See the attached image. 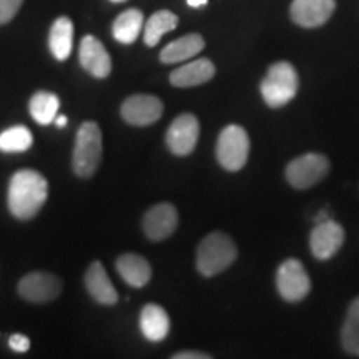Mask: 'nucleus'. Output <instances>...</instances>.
Segmentation results:
<instances>
[{
    "label": "nucleus",
    "instance_id": "obj_1",
    "mask_svg": "<svg viewBox=\"0 0 359 359\" xmlns=\"http://www.w3.org/2000/svg\"><path fill=\"white\" fill-rule=\"evenodd\" d=\"M48 196V183L35 170H20L13 173L8 183L7 205L17 219H30L37 215Z\"/></svg>",
    "mask_w": 359,
    "mask_h": 359
},
{
    "label": "nucleus",
    "instance_id": "obj_2",
    "mask_svg": "<svg viewBox=\"0 0 359 359\" xmlns=\"http://www.w3.org/2000/svg\"><path fill=\"white\" fill-rule=\"evenodd\" d=\"M238 257L235 241L226 233L213 231L203 238L196 251V268L206 278L218 275L231 266Z\"/></svg>",
    "mask_w": 359,
    "mask_h": 359
},
{
    "label": "nucleus",
    "instance_id": "obj_3",
    "mask_svg": "<svg viewBox=\"0 0 359 359\" xmlns=\"http://www.w3.org/2000/svg\"><path fill=\"white\" fill-rule=\"evenodd\" d=\"M298 72L290 62H276L269 67L266 77L259 85V92L264 103L271 109H281L288 105L298 93Z\"/></svg>",
    "mask_w": 359,
    "mask_h": 359
},
{
    "label": "nucleus",
    "instance_id": "obj_4",
    "mask_svg": "<svg viewBox=\"0 0 359 359\" xmlns=\"http://www.w3.org/2000/svg\"><path fill=\"white\" fill-rule=\"evenodd\" d=\"M102 130L97 122H83L75 138L72 167L80 178H90L102 161Z\"/></svg>",
    "mask_w": 359,
    "mask_h": 359
},
{
    "label": "nucleus",
    "instance_id": "obj_5",
    "mask_svg": "<svg viewBox=\"0 0 359 359\" xmlns=\"http://www.w3.org/2000/svg\"><path fill=\"white\" fill-rule=\"evenodd\" d=\"M250 137L240 125H228L218 135L217 160L228 172H240L248 161Z\"/></svg>",
    "mask_w": 359,
    "mask_h": 359
},
{
    "label": "nucleus",
    "instance_id": "obj_6",
    "mask_svg": "<svg viewBox=\"0 0 359 359\" xmlns=\"http://www.w3.org/2000/svg\"><path fill=\"white\" fill-rule=\"evenodd\" d=\"M330 160L323 154H304L286 167V180L296 190H308L330 173Z\"/></svg>",
    "mask_w": 359,
    "mask_h": 359
},
{
    "label": "nucleus",
    "instance_id": "obj_7",
    "mask_svg": "<svg viewBox=\"0 0 359 359\" xmlns=\"http://www.w3.org/2000/svg\"><path fill=\"white\" fill-rule=\"evenodd\" d=\"M276 288L288 303H298L306 298L311 290V280L299 259L288 258L280 264L276 271Z\"/></svg>",
    "mask_w": 359,
    "mask_h": 359
},
{
    "label": "nucleus",
    "instance_id": "obj_8",
    "mask_svg": "<svg viewBox=\"0 0 359 359\" xmlns=\"http://www.w3.org/2000/svg\"><path fill=\"white\" fill-rule=\"evenodd\" d=\"M19 294L30 303H50L60 296L64 285L60 278L47 271H32L19 281Z\"/></svg>",
    "mask_w": 359,
    "mask_h": 359
},
{
    "label": "nucleus",
    "instance_id": "obj_9",
    "mask_svg": "<svg viewBox=\"0 0 359 359\" xmlns=\"http://www.w3.org/2000/svg\"><path fill=\"white\" fill-rule=\"evenodd\" d=\"M122 118L135 127H148V125L158 122L163 115V103L158 97L138 93L125 98L120 109Z\"/></svg>",
    "mask_w": 359,
    "mask_h": 359
},
{
    "label": "nucleus",
    "instance_id": "obj_10",
    "mask_svg": "<svg viewBox=\"0 0 359 359\" xmlns=\"http://www.w3.org/2000/svg\"><path fill=\"white\" fill-rule=\"evenodd\" d=\"M200 137V122L193 114H182L167 132V147L173 155L187 156L195 150Z\"/></svg>",
    "mask_w": 359,
    "mask_h": 359
},
{
    "label": "nucleus",
    "instance_id": "obj_11",
    "mask_svg": "<svg viewBox=\"0 0 359 359\" xmlns=\"http://www.w3.org/2000/svg\"><path fill=\"white\" fill-rule=\"evenodd\" d=\"M344 236L346 235H344L343 226L334 219L327 218L318 222L309 236V248H311L313 257L321 262L333 258L343 246Z\"/></svg>",
    "mask_w": 359,
    "mask_h": 359
},
{
    "label": "nucleus",
    "instance_id": "obj_12",
    "mask_svg": "<svg viewBox=\"0 0 359 359\" xmlns=\"http://www.w3.org/2000/svg\"><path fill=\"white\" fill-rule=\"evenodd\" d=\"M336 0H293L290 7L291 20L304 29L325 25L334 13Z\"/></svg>",
    "mask_w": 359,
    "mask_h": 359
},
{
    "label": "nucleus",
    "instance_id": "obj_13",
    "mask_svg": "<svg viewBox=\"0 0 359 359\" xmlns=\"http://www.w3.org/2000/svg\"><path fill=\"white\" fill-rule=\"evenodd\" d=\"M178 226V212L172 203L151 206L143 217V231L151 241H163L170 238Z\"/></svg>",
    "mask_w": 359,
    "mask_h": 359
},
{
    "label": "nucleus",
    "instance_id": "obj_14",
    "mask_svg": "<svg viewBox=\"0 0 359 359\" xmlns=\"http://www.w3.org/2000/svg\"><path fill=\"white\" fill-rule=\"evenodd\" d=\"M80 64L92 77L107 79L111 72V58L103 43L93 35H87L80 42Z\"/></svg>",
    "mask_w": 359,
    "mask_h": 359
},
{
    "label": "nucleus",
    "instance_id": "obj_15",
    "mask_svg": "<svg viewBox=\"0 0 359 359\" xmlns=\"http://www.w3.org/2000/svg\"><path fill=\"white\" fill-rule=\"evenodd\" d=\"M215 69L213 62L208 58H196V60L190 62V64L182 65L180 69L173 70L170 74V83L177 88H190V87H198L210 82L215 77Z\"/></svg>",
    "mask_w": 359,
    "mask_h": 359
},
{
    "label": "nucleus",
    "instance_id": "obj_16",
    "mask_svg": "<svg viewBox=\"0 0 359 359\" xmlns=\"http://www.w3.org/2000/svg\"><path fill=\"white\" fill-rule=\"evenodd\" d=\"M85 286L87 291L97 303L111 306L118 302V293L111 285L107 269L100 262H93L85 271Z\"/></svg>",
    "mask_w": 359,
    "mask_h": 359
},
{
    "label": "nucleus",
    "instance_id": "obj_17",
    "mask_svg": "<svg viewBox=\"0 0 359 359\" xmlns=\"http://www.w3.org/2000/svg\"><path fill=\"white\" fill-rule=\"evenodd\" d=\"M116 271L133 288H143L151 280V266L137 253H125L116 259Z\"/></svg>",
    "mask_w": 359,
    "mask_h": 359
},
{
    "label": "nucleus",
    "instance_id": "obj_18",
    "mask_svg": "<svg viewBox=\"0 0 359 359\" xmlns=\"http://www.w3.org/2000/svg\"><path fill=\"white\" fill-rule=\"evenodd\" d=\"M140 330L151 343H160L170 334V316L158 304H147L140 313Z\"/></svg>",
    "mask_w": 359,
    "mask_h": 359
},
{
    "label": "nucleus",
    "instance_id": "obj_19",
    "mask_svg": "<svg viewBox=\"0 0 359 359\" xmlns=\"http://www.w3.org/2000/svg\"><path fill=\"white\" fill-rule=\"evenodd\" d=\"M203 48L205 39L200 34H188L168 43L160 52V60L163 64H180V62L196 57Z\"/></svg>",
    "mask_w": 359,
    "mask_h": 359
},
{
    "label": "nucleus",
    "instance_id": "obj_20",
    "mask_svg": "<svg viewBox=\"0 0 359 359\" xmlns=\"http://www.w3.org/2000/svg\"><path fill=\"white\" fill-rule=\"evenodd\" d=\"M48 47L58 62H64L70 57L74 47V24L69 17H58L53 22L48 35Z\"/></svg>",
    "mask_w": 359,
    "mask_h": 359
},
{
    "label": "nucleus",
    "instance_id": "obj_21",
    "mask_svg": "<svg viewBox=\"0 0 359 359\" xmlns=\"http://www.w3.org/2000/svg\"><path fill=\"white\" fill-rule=\"evenodd\" d=\"M143 27V13L138 8H128L120 13L111 27V34L116 42L130 45L138 39Z\"/></svg>",
    "mask_w": 359,
    "mask_h": 359
},
{
    "label": "nucleus",
    "instance_id": "obj_22",
    "mask_svg": "<svg viewBox=\"0 0 359 359\" xmlns=\"http://www.w3.org/2000/svg\"><path fill=\"white\" fill-rule=\"evenodd\" d=\"M58 107H60V100L52 92L34 93L29 102L30 115H32V118L39 125H48L55 122L58 115Z\"/></svg>",
    "mask_w": 359,
    "mask_h": 359
},
{
    "label": "nucleus",
    "instance_id": "obj_23",
    "mask_svg": "<svg viewBox=\"0 0 359 359\" xmlns=\"http://www.w3.org/2000/svg\"><path fill=\"white\" fill-rule=\"evenodd\" d=\"M178 17L170 11H158L150 17L145 25V34H143V40L148 47H155L160 42V39L165 34L172 32L177 29Z\"/></svg>",
    "mask_w": 359,
    "mask_h": 359
},
{
    "label": "nucleus",
    "instance_id": "obj_24",
    "mask_svg": "<svg viewBox=\"0 0 359 359\" xmlns=\"http://www.w3.org/2000/svg\"><path fill=\"white\" fill-rule=\"evenodd\" d=\"M34 143L32 132L25 125H15L0 133V151L4 154H22Z\"/></svg>",
    "mask_w": 359,
    "mask_h": 359
},
{
    "label": "nucleus",
    "instance_id": "obj_25",
    "mask_svg": "<svg viewBox=\"0 0 359 359\" xmlns=\"http://www.w3.org/2000/svg\"><path fill=\"white\" fill-rule=\"evenodd\" d=\"M341 344L353 356H359V298L349 304L346 320L341 330Z\"/></svg>",
    "mask_w": 359,
    "mask_h": 359
},
{
    "label": "nucleus",
    "instance_id": "obj_26",
    "mask_svg": "<svg viewBox=\"0 0 359 359\" xmlns=\"http://www.w3.org/2000/svg\"><path fill=\"white\" fill-rule=\"evenodd\" d=\"M24 0H0V25L11 22L20 11Z\"/></svg>",
    "mask_w": 359,
    "mask_h": 359
},
{
    "label": "nucleus",
    "instance_id": "obj_27",
    "mask_svg": "<svg viewBox=\"0 0 359 359\" xmlns=\"http://www.w3.org/2000/svg\"><path fill=\"white\" fill-rule=\"evenodd\" d=\"M8 346L15 353H27L30 349V339L24 334H12L8 338Z\"/></svg>",
    "mask_w": 359,
    "mask_h": 359
},
{
    "label": "nucleus",
    "instance_id": "obj_28",
    "mask_svg": "<svg viewBox=\"0 0 359 359\" xmlns=\"http://www.w3.org/2000/svg\"><path fill=\"white\" fill-rule=\"evenodd\" d=\"M212 354L200 353V351H180L173 354V359H210Z\"/></svg>",
    "mask_w": 359,
    "mask_h": 359
},
{
    "label": "nucleus",
    "instance_id": "obj_29",
    "mask_svg": "<svg viewBox=\"0 0 359 359\" xmlns=\"http://www.w3.org/2000/svg\"><path fill=\"white\" fill-rule=\"evenodd\" d=\"M187 4H188V6H190V7L198 8V7L206 6V4H208V0H187Z\"/></svg>",
    "mask_w": 359,
    "mask_h": 359
},
{
    "label": "nucleus",
    "instance_id": "obj_30",
    "mask_svg": "<svg viewBox=\"0 0 359 359\" xmlns=\"http://www.w3.org/2000/svg\"><path fill=\"white\" fill-rule=\"evenodd\" d=\"M55 123H57V127H58V128H64L65 125H67V116H64V115H62V116H58V115H57V118H55Z\"/></svg>",
    "mask_w": 359,
    "mask_h": 359
},
{
    "label": "nucleus",
    "instance_id": "obj_31",
    "mask_svg": "<svg viewBox=\"0 0 359 359\" xmlns=\"http://www.w3.org/2000/svg\"><path fill=\"white\" fill-rule=\"evenodd\" d=\"M111 2H115V4H120V2H125V0H111Z\"/></svg>",
    "mask_w": 359,
    "mask_h": 359
}]
</instances>
